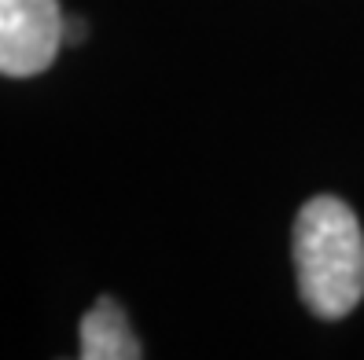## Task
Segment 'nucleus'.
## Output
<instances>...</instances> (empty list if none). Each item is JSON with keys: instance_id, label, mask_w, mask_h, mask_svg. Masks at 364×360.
I'll list each match as a JSON object with an SVG mask.
<instances>
[{"instance_id": "obj_1", "label": "nucleus", "mask_w": 364, "mask_h": 360, "mask_svg": "<svg viewBox=\"0 0 364 360\" xmlns=\"http://www.w3.org/2000/svg\"><path fill=\"white\" fill-rule=\"evenodd\" d=\"M298 294L320 320H342L364 298V231L335 195L309 199L294 217Z\"/></svg>"}, {"instance_id": "obj_2", "label": "nucleus", "mask_w": 364, "mask_h": 360, "mask_svg": "<svg viewBox=\"0 0 364 360\" xmlns=\"http://www.w3.org/2000/svg\"><path fill=\"white\" fill-rule=\"evenodd\" d=\"M63 45L59 0H0V74L33 77Z\"/></svg>"}, {"instance_id": "obj_3", "label": "nucleus", "mask_w": 364, "mask_h": 360, "mask_svg": "<svg viewBox=\"0 0 364 360\" xmlns=\"http://www.w3.org/2000/svg\"><path fill=\"white\" fill-rule=\"evenodd\" d=\"M81 360H136L144 356L125 309L114 298H100L81 316Z\"/></svg>"}, {"instance_id": "obj_4", "label": "nucleus", "mask_w": 364, "mask_h": 360, "mask_svg": "<svg viewBox=\"0 0 364 360\" xmlns=\"http://www.w3.org/2000/svg\"><path fill=\"white\" fill-rule=\"evenodd\" d=\"M81 37H85L81 18H63V45H67V40H81Z\"/></svg>"}]
</instances>
